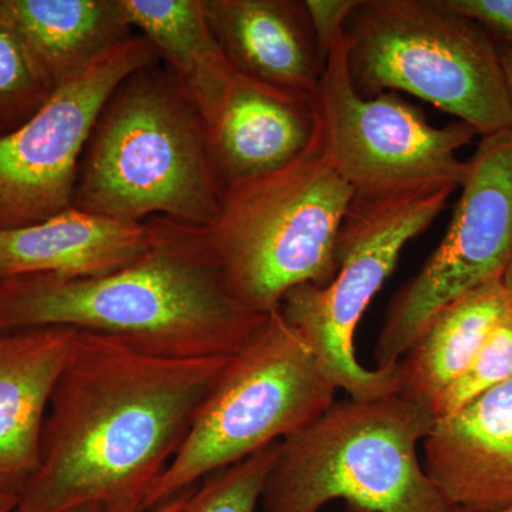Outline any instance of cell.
I'll use <instances>...</instances> for the list:
<instances>
[{
	"label": "cell",
	"instance_id": "6da1fadb",
	"mask_svg": "<svg viewBox=\"0 0 512 512\" xmlns=\"http://www.w3.org/2000/svg\"><path fill=\"white\" fill-rule=\"evenodd\" d=\"M229 357L168 359L76 330L47 410L39 468L13 512L93 503L143 512Z\"/></svg>",
	"mask_w": 512,
	"mask_h": 512
},
{
	"label": "cell",
	"instance_id": "7a4b0ae2",
	"mask_svg": "<svg viewBox=\"0 0 512 512\" xmlns=\"http://www.w3.org/2000/svg\"><path fill=\"white\" fill-rule=\"evenodd\" d=\"M150 247L111 274L0 281V333L62 326L99 333L168 359L232 356L266 316L245 311L224 284L207 228L147 220Z\"/></svg>",
	"mask_w": 512,
	"mask_h": 512
},
{
	"label": "cell",
	"instance_id": "3957f363",
	"mask_svg": "<svg viewBox=\"0 0 512 512\" xmlns=\"http://www.w3.org/2000/svg\"><path fill=\"white\" fill-rule=\"evenodd\" d=\"M161 63L111 94L84 150L72 207L123 222L165 217L210 228L222 187L204 120Z\"/></svg>",
	"mask_w": 512,
	"mask_h": 512
},
{
	"label": "cell",
	"instance_id": "277c9868",
	"mask_svg": "<svg viewBox=\"0 0 512 512\" xmlns=\"http://www.w3.org/2000/svg\"><path fill=\"white\" fill-rule=\"evenodd\" d=\"M353 198L319 121L312 143L291 164L225 188L207 234L229 295L266 316L296 286L326 288L338 272L336 241Z\"/></svg>",
	"mask_w": 512,
	"mask_h": 512
},
{
	"label": "cell",
	"instance_id": "5b68a950",
	"mask_svg": "<svg viewBox=\"0 0 512 512\" xmlns=\"http://www.w3.org/2000/svg\"><path fill=\"white\" fill-rule=\"evenodd\" d=\"M434 421L400 393L333 403L279 444L265 512H319L335 500L360 512H453L417 456Z\"/></svg>",
	"mask_w": 512,
	"mask_h": 512
},
{
	"label": "cell",
	"instance_id": "8992f818",
	"mask_svg": "<svg viewBox=\"0 0 512 512\" xmlns=\"http://www.w3.org/2000/svg\"><path fill=\"white\" fill-rule=\"evenodd\" d=\"M357 92H404L467 123L481 138L512 130L498 43L444 0H366L346 23Z\"/></svg>",
	"mask_w": 512,
	"mask_h": 512
},
{
	"label": "cell",
	"instance_id": "52a82bcc",
	"mask_svg": "<svg viewBox=\"0 0 512 512\" xmlns=\"http://www.w3.org/2000/svg\"><path fill=\"white\" fill-rule=\"evenodd\" d=\"M336 390L301 333L279 309L269 313L229 357L143 512L298 433L336 402Z\"/></svg>",
	"mask_w": 512,
	"mask_h": 512
},
{
	"label": "cell",
	"instance_id": "ba28073f",
	"mask_svg": "<svg viewBox=\"0 0 512 512\" xmlns=\"http://www.w3.org/2000/svg\"><path fill=\"white\" fill-rule=\"evenodd\" d=\"M456 190L433 187L393 197L353 198L336 241L333 281L326 288L296 286L282 299L279 312L311 346L330 382L350 399L399 393L396 367L360 365L356 328L407 242L433 224Z\"/></svg>",
	"mask_w": 512,
	"mask_h": 512
},
{
	"label": "cell",
	"instance_id": "9c48e42d",
	"mask_svg": "<svg viewBox=\"0 0 512 512\" xmlns=\"http://www.w3.org/2000/svg\"><path fill=\"white\" fill-rule=\"evenodd\" d=\"M313 100L330 161L355 197L460 188L466 180L468 164L457 153L473 143L477 131L458 120L431 126L423 110L396 92H357L345 32L330 49Z\"/></svg>",
	"mask_w": 512,
	"mask_h": 512
},
{
	"label": "cell",
	"instance_id": "30bf717a",
	"mask_svg": "<svg viewBox=\"0 0 512 512\" xmlns=\"http://www.w3.org/2000/svg\"><path fill=\"white\" fill-rule=\"evenodd\" d=\"M160 62L156 47L134 33L60 83L32 119L0 137V231L72 207L84 150L111 94L137 70Z\"/></svg>",
	"mask_w": 512,
	"mask_h": 512
},
{
	"label": "cell",
	"instance_id": "8fae6325",
	"mask_svg": "<svg viewBox=\"0 0 512 512\" xmlns=\"http://www.w3.org/2000/svg\"><path fill=\"white\" fill-rule=\"evenodd\" d=\"M446 237L387 308L373 356L393 369L440 309L501 278L512 248V130L481 138Z\"/></svg>",
	"mask_w": 512,
	"mask_h": 512
},
{
	"label": "cell",
	"instance_id": "7c38bea8",
	"mask_svg": "<svg viewBox=\"0 0 512 512\" xmlns=\"http://www.w3.org/2000/svg\"><path fill=\"white\" fill-rule=\"evenodd\" d=\"M201 116L222 192L291 164L318 128L313 97L282 92L235 69Z\"/></svg>",
	"mask_w": 512,
	"mask_h": 512
},
{
	"label": "cell",
	"instance_id": "4fadbf2b",
	"mask_svg": "<svg viewBox=\"0 0 512 512\" xmlns=\"http://www.w3.org/2000/svg\"><path fill=\"white\" fill-rule=\"evenodd\" d=\"M423 443L424 471L451 507L512 508V377L436 419Z\"/></svg>",
	"mask_w": 512,
	"mask_h": 512
},
{
	"label": "cell",
	"instance_id": "5bb4252c",
	"mask_svg": "<svg viewBox=\"0 0 512 512\" xmlns=\"http://www.w3.org/2000/svg\"><path fill=\"white\" fill-rule=\"evenodd\" d=\"M76 330L42 326L0 333V494L20 497L40 464L53 390Z\"/></svg>",
	"mask_w": 512,
	"mask_h": 512
},
{
	"label": "cell",
	"instance_id": "9a60e30c",
	"mask_svg": "<svg viewBox=\"0 0 512 512\" xmlns=\"http://www.w3.org/2000/svg\"><path fill=\"white\" fill-rule=\"evenodd\" d=\"M215 40L237 72L266 86L315 97L326 60L299 0H204Z\"/></svg>",
	"mask_w": 512,
	"mask_h": 512
},
{
	"label": "cell",
	"instance_id": "2e32d148",
	"mask_svg": "<svg viewBox=\"0 0 512 512\" xmlns=\"http://www.w3.org/2000/svg\"><path fill=\"white\" fill-rule=\"evenodd\" d=\"M150 242L148 221L111 220L70 207L39 224L0 231V281L35 274H111L140 258Z\"/></svg>",
	"mask_w": 512,
	"mask_h": 512
},
{
	"label": "cell",
	"instance_id": "e0dca14e",
	"mask_svg": "<svg viewBox=\"0 0 512 512\" xmlns=\"http://www.w3.org/2000/svg\"><path fill=\"white\" fill-rule=\"evenodd\" d=\"M0 18L56 87L134 35L121 0H0Z\"/></svg>",
	"mask_w": 512,
	"mask_h": 512
},
{
	"label": "cell",
	"instance_id": "ac0fdd59",
	"mask_svg": "<svg viewBox=\"0 0 512 512\" xmlns=\"http://www.w3.org/2000/svg\"><path fill=\"white\" fill-rule=\"evenodd\" d=\"M511 309L501 278L448 303L429 320L397 362L399 393L430 409Z\"/></svg>",
	"mask_w": 512,
	"mask_h": 512
},
{
	"label": "cell",
	"instance_id": "d6986e66",
	"mask_svg": "<svg viewBox=\"0 0 512 512\" xmlns=\"http://www.w3.org/2000/svg\"><path fill=\"white\" fill-rule=\"evenodd\" d=\"M121 5L131 28L156 47L202 113L234 72L212 33L204 0H121Z\"/></svg>",
	"mask_w": 512,
	"mask_h": 512
},
{
	"label": "cell",
	"instance_id": "ffe728a7",
	"mask_svg": "<svg viewBox=\"0 0 512 512\" xmlns=\"http://www.w3.org/2000/svg\"><path fill=\"white\" fill-rule=\"evenodd\" d=\"M56 86L0 18V137L35 116Z\"/></svg>",
	"mask_w": 512,
	"mask_h": 512
},
{
	"label": "cell",
	"instance_id": "44dd1931",
	"mask_svg": "<svg viewBox=\"0 0 512 512\" xmlns=\"http://www.w3.org/2000/svg\"><path fill=\"white\" fill-rule=\"evenodd\" d=\"M281 441L255 451L204 478L181 512H255L278 456Z\"/></svg>",
	"mask_w": 512,
	"mask_h": 512
},
{
	"label": "cell",
	"instance_id": "7402d4cb",
	"mask_svg": "<svg viewBox=\"0 0 512 512\" xmlns=\"http://www.w3.org/2000/svg\"><path fill=\"white\" fill-rule=\"evenodd\" d=\"M512 377V309L491 330L464 372L431 403L436 419L463 409Z\"/></svg>",
	"mask_w": 512,
	"mask_h": 512
},
{
	"label": "cell",
	"instance_id": "603a6c76",
	"mask_svg": "<svg viewBox=\"0 0 512 512\" xmlns=\"http://www.w3.org/2000/svg\"><path fill=\"white\" fill-rule=\"evenodd\" d=\"M323 59L328 60L330 49L357 8V0H303Z\"/></svg>",
	"mask_w": 512,
	"mask_h": 512
},
{
	"label": "cell",
	"instance_id": "cb8c5ba5",
	"mask_svg": "<svg viewBox=\"0 0 512 512\" xmlns=\"http://www.w3.org/2000/svg\"><path fill=\"white\" fill-rule=\"evenodd\" d=\"M444 3L473 19L495 43H512V0H444Z\"/></svg>",
	"mask_w": 512,
	"mask_h": 512
},
{
	"label": "cell",
	"instance_id": "d4e9b609",
	"mask_svg": "<svg viewBox=\"0 0 512 512\" xmlns=\"http://www.w3.org/2000/svg\"><path fill=\"white\" fill-rule=\"evenodd\" d=\"M195 487L188 488L183 493L175 495L171 500L165 501V503L157 505V507L151 508L146 512H181L185 503H187L188 497H190Z\"/></svg>",
	"mask_w": 512,
	"mask_h": 512
},
{
	"label": "cell",
	"instance_id": "484cf974",
	"mask_svg": "<svg viewBox=\"0 0 512 512\" xmlns=\"http://www.w3.org/2000/svg\"><path fill=\"white\" fill-rule=\"evenodd\" d=\"M498 52H500L501 64H503L505 80H507L512 101V43H498Z\"/></svg>",
	"mask_w": 512,
	"mask_h": 512
},
{
	"label": "cell",
	"instance_id": "4316f807",
	"mask_svg": "<svg viewBox=\"0 0 512 512\" xmlns=\"http://www.w3.org/2000/svg\"><path fill=\"white\" fill-rule=\"evenodd\" d=\"M501 281H503L505 291H507L508 296H510L512 303V248L510 258H508L507 266H505L503 276H501Z\"/></svg>",
	"mask_w": 512,
	"mask_h": 512
},
{
	"label": "cell",
	"instance_id": "83f0119b",
	"mask_svg": "<svg viewBox=\"0 0 512 512\" xmlns=\"http://www.w3.org/2000/svg\"><path fill=\"white\" fill-rule=\"evenodd\" d=\"M19 498L13 495L0 494V512H13L18 505Z\"/></svg>",
	"mask_w": 512,
	"mask_h": 512
},
{
	"label": "cell",
	"instance_id": "f1b7e54d",
	"mask_svg": "<svg viewBox=\"0 0 512 512\" xmlns=\"http://www.w3.org/2000/svg\"><path fill=\"white\" fill-rule=\"evenodd\" d=\"M66 512H111L106 505L103 504H84L80 505V507L72 508V510Z\"/></svg>",
	"mask_w": 512,
	"mask_h": 512
},
{
	"label": "cell",
	"instance_id": "f546056e",
	"mask_svg": "<svg viewBox=\"0 0 512 512\" xmlns=\"http://www.w3.org/2000/svg\"><path fill=\"white\" fill-rule=\"evenodd\" d=\"M453 512H468V511L454 510ZM495 512H512V508H508V510L495 511Z\"/></svg>",
	"mask_w": 512,
	"mask_h": 512
}]
</instances>
